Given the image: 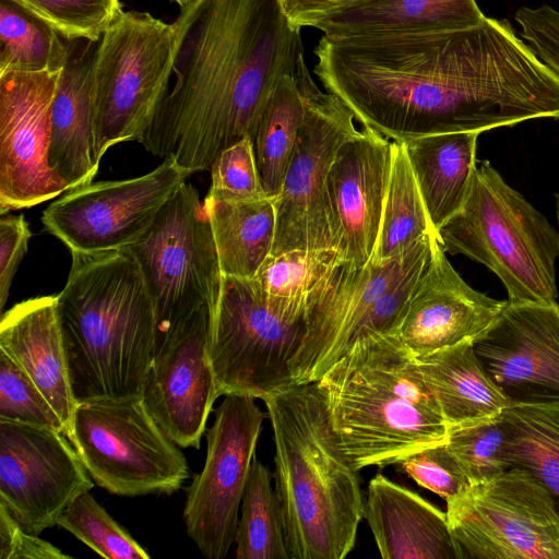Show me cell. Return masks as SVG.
Listing matches in <instances>:
<instances>
[{
  "label": "cell",
  "mask_w": 559,
  "mask_h": 559,
  "mask_svg": "<svg viewBox=\"0 0 559 559\" xmlns=\"http://www.w3.org/2000/svg\"><path fill=\"white\" fill-rule=\"evenodd\" d=\"M206 435L202 471L187 488L183 520L202 555L225 558L235 543L239 509L267 414L247 395L226 394Z\"/></svg>",
  "instance_id": "obj_13"
},
{
  "label": "cell",
  "mask_w": 559,
  "mask_h": 559,
  "mask_svg": "<svg viewBox=\"0 0 559 559\" xmlns=\"http://www.w3.org/2000/svg\"><path fill=\"white\" fill-rule=\"evenodd\" d=\"M313 73L355 120L393 141L559 119V76L510 22L437 33L329 38Z\"/></svg>",
  "instance_id": "obj_1"
},
{
  "label": "cell",
  "mask_w": 559,
  "mask_h": 559,
  "mask_svg": "<svg viewBox=\"0 0 559 559\" xmlns=\"http://www.w3.org/2000/svg\"><path fill=\"white\" fill-rule=\"evenodd\" d=\"M305 333V318L292 320L273 311L253 278L223 275L210 334L219 395L263 400L294 384L289 364Z\"/></svg>",
  "instance_id": "obj_11"
},
{
  "label": "cell",
  "mask_w": 559,
  "mask_h": 559,
  "mask_svg": "<svg viewBox=\"0 0 559 559\" xmlns=\"http://www.w3.org/2000/svg\"><path fill=\"white\" fill-rule=\"evenodd\" d=\"M71 255L56 297L73 397L82 403L141 396L155 346L142 271L127 249Z\"/></svg>",
  "instance_id": "obj_3"
},
{
  "label": "cell",
  "mask_w": 559,
  "mask_h": 559,
  "mask_svg": "<svg viewBox=\"0 0 559 559\" xmlns=\"http://www.w3.org/2000/svg\"><path fill=\"white\" fill-rule=\"evenodd\" d=\"M479 134L442 133L402 141L436 234L467 200Z\"/></svg>",
  "instance_id": "obj_26"
},
{
  "label": "cell",
  "mask_w": 559,
  "mask_h": 559,
  "mask_svg": "<svg viewBox=\"0 0 559 559\" xmlns=\"http://www.w3.org/2000/svg\"><path fill=\"white\" fill-rule=\"evenodd\" d=\"M138 262L155 317L154 354L198 309L216 310L223 274L204 200L185 182L150 229L126 248Z\"/></svg>",
  "instance_id": "obj_8"
},
{
  "label": "cell",
  "mask_w": 559,
  "mask_h": 559,
  "mask_svg": "<svg viewBox=\"0 0 559 559\" xmlns=\"http://www.w3.org/2000/svg\"><path fill=\"white\" fill-rule=\"evenodd\" d=\"M415 358L449 429L498 417L510 406L479 364L473 343Z\"/></svg>",
  "instance_id": "obj_27"
},
{
  "label": "cell",
  "mask_w": 559,
  "mask_h": 559,
  "mask_svg": "<svg viewBox=\"0 0 559 559\" xmlns=\"http://www.w3.org/2000/svg\"><path fill=\"white\" fill-rule=\"evenodd\" d=\"M502 415L509 468L530 473L559 512V405H513Z\"/></svg>",
  "instance_id": "obj_29"
},
{
  "label": "cell",
  "mask_w": 559,
  "mask_h": 559,
  "mask_svg": "<svg viewBox=\"0 0 559 559\" xmlns=\"http://www.w3.org/2000/svg\"><path fill=\"white\" fill-rule=\"evenodd\" d=\"M305 115V100L294 75L286 74L276 84L253 139L258 171L264 193L275 199L284 177Z\"/></svg>",
  "instance_id": "obj_31"
},
{
  "label": "cell",
  "mask_w": 559,
  "mask_h": 559,
  "mask_svg": "<svg viewBox=\"0 0 559 559\" xmlns=\"http://www.w3.org/2000/svg\"><path fill=\"white\" fill-rule=\"evenodd\" d=\"M0 350L36 384L69 431L74 409L57 312V297L41 296L14 305L1 314Z\"/></svg>",
  "instance_id": "obj_24"
},
{
  "label": "cell",
  "mask_w": 559,
  "mask_h": 559,
  "mask_svg": "<svg viewBox=\"0 0 559 559\" xmlns=\"http://www.w3.org/2000/svg\"><path fill=\"white\" fill-rule=\"evenodd\" d=\"M191 175L174 158L166 157L145 175L69 190L44 210L41 223L71 252L122 250L150 229Z\"/></svg>",
  "instance_id": "obj_14"
},
{
  "label": "cell",
  "mask_w": 559,
  "mask_h": 559,
  "mask_svg": "<svg viewBox=\"0 0 559 559\" xmlns=\"http://www.w3.org/2000/svg\"><path fill=\"white\" fill-rule=\"evenodd\" d=\"M486 16L476 0H367L320 22L329 38L464 29Z\"/></svg>",
  "instance_id": "obj_25"
},
{
  "label": "cell",
  "mask_w": 559,
  "mask_h": 559,
  "mask_svg": "<svg viewBox=\"0 0 559 559\" xmlns=\"http://www.w3.org/2000/svg\"><path fill=\"white\" fill-rule=\"evenodd\" d=\"M437 236L445 252L492 271L508 301L558 302L559 231L488 160L476 165L467 200Z\"/></svg>",
  "instance_id": "obj_6"
},
{
  "label": "cell",
  "mask_w": 559,
  "mask_h": 559,
  "mask_svg": "<svg viewBox=\"0 0 559 559\" xmlns=\"http://www.w3.org/2000/svg\"><path fill=\"white\" fill-rule=\"evenodd\" d=\"M176 27L148 12L120 11L97 44L92 66L99 159L120 142H140L169 90Z\"/></svg>",
  "instance_id": "obj_7"
},
{
  "label": "cell",
  "mask_w": 559,
  "mask_h": 559,
  "mask_svg": "<svg viewBox=\"0 0 559 559\" xmlns=\"http://www.w3.org/2000/svg\"><path fill=\"white\" fill-rule=\"evenodd\" d=\"M556 215L559 223V193L556 194Z\"/></svg>",
  "instance_id": "obj_47"
},
{
  "label": "cell",
  "mask_w": 559,
  "mask_h": 559,
  "mask_svg": "<svg viewBox=\"0 0 559 559\" xmlns=\"http://www.w3.org/2000/svg\"><path fill=\"white\" fill-rule=\"evenodd\" d=\"M67 438L92 479L112 495H170L190 476L179 445L141 396L78 403Z\"/></svg>",
  "instance_id": "obj_9"
},
{
  "label": "cell",
  "mask_w": 559,
  "mask_h": 559,
  "mask_svg": "<svg viewBox=\"0 0 559 559\" xmlns=\"http://www.w3.org/2000/svg\"><path fill=\"white\" fill-rule=\"evenodd\" d=\"M294 78L305 100V115L282 191L273 199L276 227L271 255L295 249H335L326 179L337 151L358 130L350 109L334 94L319 88L304 51Z\"/></svg>",
  "instance_id": "obj_10"
},
{
  "label": "cell",
  "mask_w": 559,
  "mask_h": 559,
  "mask_svg": "<svg viewBox=\"0 0 559 559\" xmlns=\"http://www.w3.org/2000/svg\"><path fill=\"white\" fill-rule=\"evenodd\" d=\"M92 550L108 559H148L151 556L98 504L90 491L76 496L58 519Z\"/></svg>",
  "instance_id": "obj_35"
},
{
  "label": "cell",
  "mask_w": 559,
  "mask_h": 559,
  "mask_svg": "<svg viewBox=\"0 0 559 559\" xmlns=\"http://www.w3.org/2000/svg\"><path fill=\"white\" fill-rule=\"evenodd\" d=\"M340 262L343 261L335 249H295L267 257L252 278L273 311L297 320L305 318L317 283Z\"/></svg>",
  "instance_id": "obj_33"
},
{
  "label": "cell",
  "mask_w": 559,
  "mask_h": 559,
  "mask_svg": "<svg viewBox=\"0 0 559 559\" xmlns=\"http://www.w3.org/2000/svg\"><path fill=\"white\" fill-rule=\"evenodd\" d=\"M212 311L198 309L153 355L141 399L157 425L180 448H200L219 397L210 359Z\"/></svg>",
  "instance_id": "obj_19"
},
{
  "label": "cell",
  "mask_w": 559,
  "mask_h": 559,
  "mask_svg": "<svg viewBox=\"0 0 559 559\" xmlns=\"http://www.w3.org/2000/svg\"><path fill=\"white\" fill-rule=\"evenodd\" d=\"M71 41L19 0H0V75L61 71Z\"/></svg>",
  "instance_id": "obj_32"
},
{
  "label": "cell",
  "mask_w": 559,
  "mask_h": 559,
  "mask_svg": "<svg viewBox=\"0 0 559 559\" xmlns=\"http://www.w3.org/2000/svg\"><path fill=\"white\" fill-rule=\"evenodd\" d=\"M207 198L226 201H253L267 198L257 167L253 140L246 136L225 148L211 168Z\"/></svg>",
  "instance_id": "obj_40"
},
{
  "label": "cell",
  "mask_w": 559,
  "mask_h": 559,
  "mask_svg": "<svg viewBox=\"0 0 559 559\" xmlns=\"http://www.w3.org/2000/svg\"><path fill=\"white\" fill-rule=\"evenodd\" d=\"M367 0H278L288 23L297 28L317 27L325 19Z\"/></svg>",
  "instance_id": "obj_45"
},
{
  "label": "cell",
  "mask_w": 559,
  "mask_h": 559,
  "mask_svg": "<svg viewBox=\"0 0 559 559\" xmlns=\"http://www.w3.org/2000/svg\"><path fill=\"white\" fill-rule=\"evenodd\" d=\"M479 364L513 405H559V304L507 300L474 343Z\"/></svg>",
  "instance_id": "obj_18"
},
{
  "label": "cell",
  "mask_w": 559,
  "mask_h": 559,
  "mask_svg": "<svg viewBox=\"0 0 559 559\" xmlns=\"http://www.w3.org/2000/svg\"><path fill=\"white\" fill-rule=\"evenodd\" d=\"M174 24L176 81L140 143L193 174L254 139L276 84L294 75L304 50L278 0H197Z\"/></svg>",
  "instance_id": "obj_2"
},
{
  "label": "cell",
  "mask_w": 559,
  "mask_h": 559,
  "mask_svg": "<svg viewBox=\"0 0 559 559\" xmlns=\"http://www.w3.org/2000/svg\"><path fill=\"white\" fill-rule=\"evenodd\" d=\"M436 234L402 141H392V166L371 263H384ZM437 235V234H436Z\"/></svg>",
  "instance_id": "obj_30"
},
{
  "label": "cell",
  "mask_w": 559,
  "mask_h": 559,
  "mask_svg": "<svg viewBox=\"0 0 559 559\" xmlns=\"http://www.w3.org/2000/svg\"><path fill=\"white\" fill-rule=\"evenodd\" d=\"M97 43L71 41L51 105L48 163L73 190L92 182L100 159L95 147L92 66Z\"/></svg>",
  "instance_id": "obj_22"
},
{
  "label": "cell",
  "mask_w": 559,
  "mask_h": 559,
  "mask_svg": "<svg viewBox=\"0 0 559 559\" xmlns=\"http://www.w3.org/2000/svg\"><path fill=\"white\" fill-rule=\"evenodd\" d=\"M272 477L254 455L235 537L237 559H288L282 510Z\"/></svg>",
  "instance_id": "obj_34"
},
{
  "label": "cell",
  "mask_w": 559,
  "mask_h": 559,
  "mask_svg": "<svg viewBox=\"0 0 559 559\" xmlns=\"http://www.w3.org/2000/svg\"><path fill=\"white\" fill-rule=\"evenodd\" d=\"M507 300L472 288L453 269L437 235L427 266L397 331L416 357L474 343L495 322Z\"/></svg>",
  "instance_id": "obj_21"
},
{
  "label": "cell",
  "mask_w": 559,
  "mask_h": 559,
  "mask_svg": "<svg viewBox=\"0 0 559 559\" xmlns=\"http://www.w3.org/2000/svg\"><path fill=\"white\" fill-rule=\"evenodd\" d=\"M364 518L383 559H461L447 513L380 473L368 484Z\"/></svg>",
  "instance_id": "obj_23"
},
{
  "label": "cell",
  "mask_w": 559,
  "mask_h": 559,
  "mask_svg": "<svg viewBox=\"0 0 559 559\" xmlns=\"http://www.w3.org/2000/svg\"><path fill=\"white\" fill-rule=\"evenodd\" d=\"M436 235V234H432ZM381 264L334 265L311 290L306 333L289 364L294 382H317L343 357L347 334L372 301L431 250V236Z\"/></svg>",
  "instance_id": "obj_17"
},
{
  "label": "cell",
  "mask_w": 559,
  "mask_h": 559,
  "mask_svg": "<svg viewBox=\"0 0 559 559\" xmlns=\"http://www.w3.org/2000/svg\"><path fill=\"white\" fill-rule=\"evenodd\" d=\"M32 233L23 215H5L0 219V310L3 313L13 277L27 252Z\"/></svg>",
  "instance_id": "obj_43"
},
{
  "label": "cell",
  "mask_w": 559,
  "mask_h": 559,
  "mask_svg": "<svg viewBox=\"0 0 559 559\" xmlns=\"http://www.w3.org/2000/svg\"><path fill=\"white\" fill-rule=\"evenodd\" d=\"M392 166V142L364 127L347 139L330 167L326 195L335 250L355 267L370 263L381 227Z\"/></svg>",
  "instance_id": "obj_20"
},
{
  "label": "cell",
  "mask_w": 559,
  "mask_h": 559,
  "mask_svg": "<svg viewBox=\"0 0 559 559\" xmlns=\"http://www.w3.org/2000/svg\"><path fill=\"white\" fill-rule=\"evenodd\" d=\"M52 544L26 532L0 503V559H69Z\"/></svg>",
  "instance_id": "obj_44"
},
{
  "label": "cell",
  "mask_w": 559,
  "mask_h": 559,
  "mask_svg": "<svg viewBox=\"0 0 559 559\" xmlns=\"http://www.w3.org/2000/svg\"><path fill=\"white\" fill-rule=\"evenodd\" d=\"M222 274L252 278L271 255L276 227L274 200L226 201L205 197Z\"/></svg>",
  "instance_id": "obj_28"
},
{
  "label": "cell",
  "mask_w": 559,
  "mask_h": 559,
  "mask_svg": "<svg viewBox=\"0 0 559 559\" xmlns=\"http://www.w3.org/2000/svg\"><path fill=\"white\" fill-rule=\"evenodd\" d=\"M62 432L0 420V503L28 533L53 527L68 504L94 486Z\"/></svg>",
  "instance_id": "obj_15"
},
{
  "label": "cell",
  "mask_w": 559,
  "mask_h": 559,
  "mask_svg": "<svg viewBox=\"0 0 559 559\" xmlns=\"http://www.w3.org/2000/svg\"><path fill=\"white\" fill-rule=\"evenodd\" d=\"M445 502L461 559H559V512L526 471L511 467Z\"/></svg>",
  "instance_id": "obj_12"
},
{
  "label": "cell",
  "mask_w": 559,
  "mask_h": 559,
  "mask_svg": "<svg viewBox=\"0 0 559 559\" xmlns=\"http://www.w3.org/2000/svg\"><path fill=\"white\" fill-rule=\"evenodd\" d=\"M429 258L430 252L420 258L402 277L372 301L347 334L343 357L358 341L370 335L397 333Z\"/></svg>",
  "instance_id": "obj_39"
},
{
  "label": "cell",
  "mask_w": 559,
  "mask_h": 559,
  "mask_svg": "<svg viewBox=\"0 0 559 559\" xmlns=\"http://www.w3.org/2000/svg\"><path fill=\"white\" fill-rule=\"evenodd\" d=\"M514 19L533 52L559 76V10L522 7Z\"/></svg>",
  "instance_id": "obj_42"
},
{
  "label": "cell",
  "mask_w": 559,
  "mask_h": 559,
  "mask_svg": "<svg viewBox=\"0 0 559 559\" xmlns=\"http://www.w3.org/2000/svg\"><path fill=\"white\" fill-rule=\"evenodd\" d=\"M401 472L448 501L472 484L445 442L424 448L402 461Z\"/></svg>",
  "instance_id": "obj_41"
},
{
  "label": "cell",
  "mask_w": 559,
  "mask_h": 559,
  "mask_svg": "<svg viewBox=\"0 0 559 559\" xmlns=\"http://www.w3.org/2000/svg\"><path fill=\"white\" fill-rule=\"evenodd\" d=\"M61 71L0 75V212L69 191L48 163L51 105Z\"/></svg>",
  "instance_id": "obj_16"
},
{
  "label": "cell",
  "mask_w": 559,
  "mask_h": 559,
  "mask_svg": "<svg viewBox=\"0 0 559 559\" xmlns=\"http://www.w3.org/2000/svg\"><path fill=\"white\" fill-rule=\"evenodd\" d=\"M0 420L51 428L66 436L61 418L32 379L0 350Z\"/></svg>",
  "instance_id": "obj_38"
},
{
  "label": "cell",
  "mask_w": 559,
  "mask_h": 559,
  "mask_svg": "<svg viewBox=\"0 0 559 559\" xmlns=\"http://www.w3.org/2000/svg\"><path fill=\"white\" fill-rule=\"evenodd\" d=\"M502 414L448 430L445 444L472 485L490 480L509 469L504 454L507 432Z\"/></svg>",
  "instance_id": "obj_36"
},
{
  "label": "cell",
  "mask_w": 559,
  "mask_h": 559,
  "mask_svg": "<svg viewBox=\"0 0 559 559\" xmlns=\"http://www.w3.org/2000/svg\"><path fill=\"white\" fill-rule=\"evenodd\" d=\"M316 383L337 445L357 471L447 441L440 406L397 333L358 341Z\"/></svg>",
  "instance_id": "obj_5"
},
{
  "label": "cell",
  "mask_w": 559,
  "mask_h": 559,
  "mask_svg": "<svg viewBox=\"0 0 559 559\" xmlns=\"http://www.w3.org/2000/svg\"><path fill=\"white\" fill-rule=\"evenodd\" d=\"M262 401L273 431L288 559H344L355 546L365 499L317 383H294Z\"/></svg>",
  "instance_id": "obj_4"
},
{
  "label": "cell",
  "mask_w": 559,
  "mask_h": 559,
  "mask_svg": "<svg viewBox=\"0 0 559 559\" xmlns=\"http://www.w3.org/2000/svg\"><path fill=\"white\" fill-rule=\"evenodd\" d=\"M69 41L98 43L121 11L119 0H19Z\"/></svg>",
  "instance_id": "obj_37"
},
{
  "label": "cell",
  "mask_w": 559,
  "mask_h": 559,
  "mask_svg": "<svg viewBox=\"0 0 559 559\" xmlns=\"http://www.w3.org/2000/svg\"><path fill=\"white\" fill-rule=\"evenodd\" d=\"M175 1L181 10L188 9L190 5H192L197 0H173Z\"/></svg>",
  "instance_id": "obj_46"
}]
</instances>
